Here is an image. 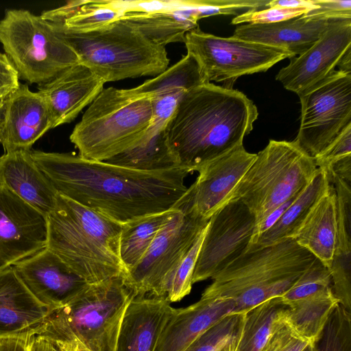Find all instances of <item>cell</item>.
Wrapping results in <instances>:
<instances>
[{
  "instance_id": "6da1fadb",
  "label": "cell",
  "mask_w": 351,
  "mask_h": 351,
  "mask_svg": "<svg viewBox=\"0 0 351 351\" xmlns=\"http://www.w3.org/2000/svg\"><path fill=\"white\" fill-rule=\"evenodd\" d=\"M31 154L58 193L121 224L179 207L188 191L182 167L143 171L70 153Z\"/></svg>"
},
{
  "instance_id": "7a4b0ae2",
  "label": "cell",
  "mask_w": 351,
  "mask_h": 351,
  "mask_svg": "<svg viewBox=\"0 0 351 351\" xmlns=\"http://www.w3.org/2000/svg\"><path fill=\"white\" fill-rule=\"evenodd\" d=\"M258 116L243 93L207 82L187 91L165 132L180 165L191 172L243 145Z\"/></svg>"
},
{
  "instance_id": "3957f363",
  "label": "cell",
  "mask_w": 351,
  "mask_h": 351,
  "mask_svg": "<svg viewBox=\"0 0 351 351\" xmlns=\"http://www.w3.org/2000/svg\"><path fill=\"white\" fill-rule=\"evenodd\" d=\"M47 223L46 247L88 284L127 274L119 255L121 223L60 193Z\"/></svg>"
},
{
  "instance_id": "277c9868",
  "label": "cell",
  "mask_w": 351,
  "mask_h": 351,
  "mask_svg": "<svg viewBox=\"0 0 351 351\" xmlns=\"http://www.w3.org/2000/svg\"><path fill=\"white\" fill-rule=\"evenodd\" d=\"M315 256L295 239L246 252L213 276L202 298H226L235 303V313L288 291Z\"/></svg>"
},
{
  "instance_id": "5b68a950",
  "label": "cell",
  "mask_w": 351,
  "mask_h": 351,
  "mask_svg": "<svg viewBox=\"0 0 351 351\" xmlns=\"http://www.w3.org/2000/svg\"><path fill=\"white\" fill-rule=\"evenodd\" d=\"M123 277L90 284L68 304L52 310L36 335L59 351L80 343L90 351H116L123 315L134 297Z\"/></svg>"
},
{
  "instance_id": "8992f818",
  "label": "cell",
  "mask_w": 351,
  "mask_h": 351,
  "mask_svg": "<svg viewBox=\"0 0 351 351\" xmlns=\"http://www.w3.org/2000/svg\"><path fill=\"white\" fill-rule=\"evenodd\" d=\"M51 23L77 55L80 64L105 83L156 76L168 67L165 47L152 43L123 19L86 32L72 31Z\"/></svg>"
},
{
  "instance_id": "52a82bcc",
  "label": "cell",
  "mask_w": 351,
  "mask_h": 351,
  "mask_svg": "<svg viewBox=\"0 0 351 351\" xmlns=\"http://www.w3.org/2000/svg\"><path fill=\"white\" fill-rule=\"evenodd\" d=\"M152 119L151 97L133 88H104L70 135L83 158L105 161L135 147Z\"/></svg>"
},
{
  "instance_id": "ba28073f",
  "label": "cell",
  "mask_w": 351,
  "mask_h": 351,
  "mask_svg": "<svg viewBox=\"0 0 351 351\" xmlns=\"http://www.w3.org/2000/svg\"><path fill=\"white\" fill-rule=\"evenodd\" d=\"M317 169L314 158L294 141L270 140L256 154L227 202L241 201L254 215L256 225L300 194Z\"/></svg>"
},
{
  "instance_id": "9c48e42d",
  "label": "cell",
  "mask_w": 351,
  "mask_h": 351,
  "mask_svg": "<svg viewBox=\"0 0 351 351\" xmlns=\"http://www.w3.org/2000/svg\"><path fill=\"white\" fill-rule=\"evenodd\" d=\"M0 43L19 79L29 84H45L80 63L51 23L27 10L5 12Z\"/></svg>"
},
{
  "instance_id": "30bf717a",
  "label": "cell",
  "mask_w": 351,
  "mask_h": 351,
  "mask_svg": "<svg viewBox=\"0 0 351 351\" xmlns=\"http://www.w3.org/2000/svg\"><path fill=\"white\" fill-rule=\"evenodd\" d=\"M208 221L192 209L184 195L174 216L123 277L126 288L134 297H166L176 267Z\"/></svg>"
},
{
  "instance_id": "8fae6325",
  "label": "cell",
  "mask_w": 351,
  "mask_h": 351,
  "mask_svg": "<svg viewBox=\"0 0 351 351\" xmlns=\"http://www.w3.org/2000/svg\"><path fill=\"white\" fill-rule=\"evenodd\" d=\"M184 43L206 82H224L230 88L241 76L265 72L277 62L293 58L281 49L232 36H217L198 27L186 34Z\"/></svg>"
},
{
  "instance_id": "7c38bea8",
  "label": "cell",
  "mask_w": 351,
  "mask_h": 351,
  "mask_svg": "<svg viewBox=\"0 0 351 351\" xmlns=\"http://www.w3.org/2000/svg\"><path fill=\"white\" fill-rule=\"evenodd\" d=\"M298 96L300 123L293 141L315 158L351 123V74L334 71Z\"/></svg>"
},
{
  "instance_id": "4fadbf2b",
  "label": "cell",
  "mask_w": 351,
  "mask_h": 351,
  "mask_svg": "<svg viewBox=\"0 0 351 351\" xmlns=\"http://www.w3.org/2000/svg\"><path fill=\"white\" fill-rule=\"evenodd\" d=\"M256 219L240 200L229 201L209 219L195 267L193 284L212 278L247 250Z\"/></svg>"
},
{
  "instance_id": "5bb4252c",
  "label": "cell",
  "mask_w": 351,
  "mask_h": 351,
  "mask_svg": "<svg viewBox=\"0 0 351 351\" xmlns=\"http://www.w3.org/2000/svg\"><path fill=\"white\" fill-rule=\"evenodd\" d=\"M47 217L0 184V271L44 249Z\"/></svg>"
},
{
  "instance_id": "9a60e30c",
  "label": "cell",
  "mask_w": 351,
  "mask_h": 351,
  "mask_svg": "<svg viewBox=\"0 0 351 351\" xmlns=\"http://www.w3.org/2000/svg\"><path fill=\"white\" fill-rule=\"evenodd\" d=\"M351 47V19L329 20L318 40L282 68L276 80L298 95L330 75Z\"/></svg>"
},
{
  "instance_id": "2e32d148",
  "label": "cell",
  "mask_w": 351,
  "mask_h": 351,
  "mask_svg": "<svg viewBox=\"0 0 351 351\" xmlns=\"http://www.w3.org/2000/svg\"><path fill=\"white\" fill-rule=\"evenodd\" d=\"M12 267L36 300L52 309L66 305L90 285L47 247Z\"/></svg>"
},
{
  "instance_id": "e0dca14e",
  "label": "cell",
  "mask_w": 351,
  "mask_h": 351,
  "mask_svg": "<svg viewBox=\"0 0 351 351\" xmlns=\"http://www.w3.org/2000/svg\"><path fill=\"white\" fill-rule=\"evenodd\" d=\"M256 158L242 145L202 167L185 195L192 209L209 220L227 202Z\"/></svg>"
},
{
  "instance_id": "ac0fdd59",
  "label": "cell",
  "mask_w": 351,
  "mask_h": 351,
  "mask_svg": "<svg viewBox=\"0 0 351 351\" xmlns=\"http://www.w3.org/2000/svg\"><path fill=\"white\" fill-rule=\"evenodd\" d=\"M52 123L47 105L27 84H20L5 100L0 122V143L5 152L30 151Z\"/></svg>"
},
{
  "instance_id": "d6986e66",
  "label": "cell",
  "mask_w": 351,
  "mask_h": 351,
  "mask_svg": "<svg viewBox=\"0 0 351 351\" xmlns=\"http://www.w3.org/2000/svg\"><path fill=\"white\" fill-rule=\"evenodd\" d=\"M105 82L82 64L38 85L51 119L52 129L73 121L104 89Z\"/></svg>"
},
{
  "instance_id": "ffe728a7",
  "label": "cell",
  "mask_w": 351,
  "mask_h": 351,
  "mask_svg": "<svg viewBox=\"0 0 351 351\" xmlns=\"http://www.w3.org/2000/svg\"><path fill=\"white\" fill-rule=\"evenodd\" d=\"M207 83L195 58L187 53L180 60L155 77L147 80L133 90L151 97V128H165L184 94Z\"/></svg>"
},
{
  "instance_id": "44dd1931",
  "label": "cell",
  "mask_w": 351,
  "mask_h": 351,
  "mask_svg": "<svg viewBox=\"0 0 351 351\" xmlns=\"http://www.w3.org/2000/svg\"><path fill=\"white\" fill-rule=\"evenodd\" d=\"M52 310L36 300L12 267L0 271V339L36 335Z\"/></svg>"
},
{
  "instance_id": "7402d4cb",
  "label": "cell",
  "mask_w": 351,
  "mask_h": 351,
  "mask_svg": "<svg viewBox=\"0 0 351 351\" xmlns=\"http://www.w3.org/2000/svg\"><path fill=\"white\" fill-rule=\"evenodd\" d=\"M31 150L0 156V184L47 217L56 206L58 192L34 162Z\"/></svg>"
},
{
  "instance_id": "603a6c76",
  "label": "cell",
  "mask_w": 351,
  "mask_h": 351,
  "mask_svg": "<svg viewBox=\"0 0 351 351\" xmlns=\"http://www.w3.org/2000/svg\"><path fill=\"white\" fill-rule=\"evenodd\" d=\"M166 297L134 296L123 315L116 351H155L173 313Z\"/></svg>"
},
{
  "instance_id": "cb8c5ba5",
  "label": "cell",
  "mask_w": 351,
  "mask_h": 351,
  "mask_svg": "<svg viewBox=\"0 0 351 351\" xmlns=\"http://www.w3.org/2000/svg\"><path fill=\"white\" fill-rule=\"evenodd\" d=\"M234 311V302L226 298H201L187 307L174 308L155 351H185L206 330Z\"/></svg>"
},
{
  "instance_id": "d4e9b609",
  "label": "cell",
  "mask_w": 351,
  "mask_h": 351,
  "mask_svg": "<svg viewBox=\"0 0 351 351\" xmlns=\"http://www.w3.org/2000/svg\"><path fill=\"white\" fill-rule=\"evenodd\" d=\"M328 20L304 15L269 24H244L232 37L283 49L293 57L308 50L322 36Z\"/></svg>"
},
{
  "instance_id": "484cf974",
  "label": "cell",
  "mask_w": 351,
  "mask_h": 351,
  "mask_svg": "<svg viewBox=\"0 0 351 351\" xmlns=\"http://www.w3.org/2000/svg\"><path fill=\"white\" fill-rule=\"evenodd\" d=\"M337 195L335 247L328 268L339 303L351 312V183L330 178Z\"/></svg>"
},
{
  "instance_id": "4316f807",
  "label": "cell",
  "mask_w": 351,
  "mask_h": 351,
  "mask_svg": "<svg viewBox=\"0 0 351 351\" xmlns=\"http://www.w3.org/2000/svg\"><path fill=\"white\" fill-rule=\"evenodd\" d=\"M121 19L135 26L152 43L165 47L171 43H184L186 34L198 27L199 20L192 9L180 6L178 1H165L162 9L128 10Z\"/></svg>"
},
{
  "instance_id": "83f0119b",
  "label": "cell",
  "mask_w": 351,
  "mask_h": 351,
  "mask_svg": "<svg viewBox=\"0 0 351 351\" xmlns=\"http://www.w3.org/2000/svg\"><path fill=\"white\" fill-rule=\"evenodd\" d=\"M336 233L337 195L331 184L308 214L295 239L329 268L335 247Z\"/></svg>"
},
{
  "instance_id": "f1b7e54d",
  "label": "cell",
  "mask_w": 351,
  "mask_h": 351,
  "mask_svg": "<svg viewBox=\"0 0 351 351\" xmlns=\"http://www.w3.org/2000/svg\"><path fill=\"white\" fill-rule=\"evenodd\" d=\"M330 185L326 171L318 168L308 185L294 199L276 223L250 244L246 252L295 239L308 214Z\"/></svg>"
},
{
  "instance_id": "f546056e",
  "label": "cell",
  "mask_w": 351,
  "mask_h": 351,
  "mask_svg": "<svg viewBox=\"0 0 351 351\" xmlns=\"http://www.w3.org/2000/svg\"><path fill=\"white\" fill-rule=\"evenodd\" d=\"M128 10V1H71L59 8L42 12L45 20L76 32L93 30L122 17Z\"/></svg>"
},
{
  "instance_id": "4dcf8cb0",
  "label": "cell",
  "mask_w": 351,
  "mask_h": 351,
  "mask_svg": "<svg viewBox=\"0 0 351 351\" xmlns=\"http://www.w3.org/2000/svg\"><path fill=\"white\" fill-rule=\"evenodd\" d=\"M105 162L143 171H164L181 167L169 143L165 128H149L135 147Z\"/></svg>"
},
{
  "instance_id": "1f68e13d",
  "label": "cell",
  "mask_w": 351,
  "mask_h": 351,
  "mask_svg": "<svg viewBox=\"0 0 351 351\" xmlns=\"http://www.w3.org/2000/svg\"><path fill=\"white\" fill-rule=\"evenodd\" d=\"M286 304L285 322L296 335L311 343L321 332L339 301L332 289H329Z\"/></svg>"
},
{
  "instance_id": "d6a6232c",
  "label": "cell",
  "mask_w": 351,
  "mask_h": 351,
  "mask_svg": "<svg viewBox=\"0 0 351 351\" xmlns=\"http://www.w3.org/2000/svg\"><path fill=\"white\" fill-rule=\"evenodd\" d=\"M287 306L280 296L245 312L234 351H263L272 332L283 319Z\"/></svg>"
},
{
  "instance_id": "836d02e7",
  "label": "cell",
  "mask_w": 351,
  "mask_h": 351,
  "mask_svg": "<svg viewBox=\"0 0 351 351\" xmlns=\"http://www.w3.org/2000/svg\"><path fill=\"white\" fill-rule=\"evenodd\" d=\"M178 208L145 215L122 224L119 255L127 272L143 257L158 232L174 216Z\"/></svg>"
},
{
  "instance_id": "e575fe53",
  "label": "cell",
  "mask_w": 351,
  "mask_h": 351,
  "mask_svg": "<svg viewBox=\"0 0 351 351\" xmlns=\"http://www.w3.org/2000/svg\"><path fill=\"white\" fill-rule=\"evenodd\" d=\"M311 346L312 351H351V312L339 303Z\"/></svg>"
},
{
  "instance_id": "d590c367",
  "label": "cell",
  "mask_w": 351,
  "mask_h": 351,
  "mask_svg": "<svg viewBox=\"0 0 351 351\" xmlns=\"http://www.w3.org/2000/svg\"><path fill=\"white\" fill-rule=\"evenodd\" d=\"M244 313H230L202 333L185 351H219L240 331Z\"/></svg>"
},
{
  "instance_id": "8d00e7d4",
  "label": "cell",
  "mask_w": 351,
  "mask_h": 351,
  "mask_svg": "<svg viewBox=\"0 0 351 351\" xmlns=\"http://www.w3.org/2000/svg\"><path fill=\"white\" fill-rule=\"evenodd\" d=\"M332 288L328 268L315 258L293 287L281 296L285 303L308 298Z\"/></svg>"
},
{
  "instance_id": "74e56055",
  "label": "cell",
  "mask_w": 351,
  "mask_h": 351,
  "mask_svg": "<svg viewBox=\"0 0 351 351\" xmlns=\"http://www.w3.org/2000/svg\"><path fill=\"white\" fill-rule=\"evenodd\" d=\"M206 228L180 261L171 277L166 295L170 303L181 300L191 291L193 272Z\"/></svg>"
},
{
  "instance_id": "f35d334b",
  "label": "cell",
  "mask_w": 351,
  "mask_h": 351,
  "mask_svg": "<svg viewBox=\"0 0 351 351\" xmlns=\"http://www.w3.org/2000/svg\"><path fill=\"white\" fill-rule=\"evenodd\" d=\"M311 10L308 8H285L269 7L267 9L248 10L234 17L231 23L237 25L247 24H269L292 19L305 14Z\"/></svg>"
},
{
  "instance_id": "ab89813d",
  "label": "cell",
  "mask_w": 351,
  "mask_h": 351,
  "mask_svg": "<svg viewBox=\"0 0 351 351\" xmlns=\"http://www.w3.org/2000/svg\"><path fill=\"white\" fill-rule=\"evenodd\" d=\"M311 343L296 335L283 318L272 332L263 351H303Z\"/></svg>"
},
{
  "instance_id": "60d3db41",
  "label": "cell",
  "mask_w": 351,
  "mask_h": 351,
  "mask_svg": "<svg viewBox=\"0 0 351 351\" xmlns=\"http://www.w3.org/2000/svg\"><path fill=\"white\" fill-rule=\"evenodd\" d=\"M349 155H351V123L314 160L317 168L326 169L333 162Z\"/></svg>"
},
{
  "instance_id": "b9f144b4",
  "label": "cell",
  "mask_w": 351,
  "mask_h": 351,
  "mask_svg": "<svg viewBox=\"0 0 351 351\" xmlns=\"http://www.w3.org/2000/svg\"><path fill=\"white\" fill-rule=\"evenodd\" d=\"M318 8L304 14L312 19H351V0H313Z\"/></svg>"
},
{
  "instance_id": "7bdbcfd3",
  "label": "cell",
  "mask_w": 351,
  "mask_h": 351,
  "mask_svg": "<svg viewBox=\"0 0 351 351\" xmlns=\"http://www.w3.org/2000/svg\"><path fill=\"white\" fill-rule=\"evenodd\" d=\"M19 85V77L16 70L8 56L0 53V103L5 101Z\"/></svg>"
},
{
  "instance_id": "ee69618b",
  "label": "cell",
  "mask_w": 351,
  "mask_h": 351,
  "mask_svg": "<svg viewBox=\"0 0 351 351\" xmlns=\"http://www.w3.org/2000/svg\"><path fill=\"white\" fill-rule=\"evenodd\" d=\"M267 7H279L285 8H308L311 10L318 8L313 0H271Z\"/></svg>"
},
{
  "instance_id": "f6af8a7d",
  "label": "cell",
  "mask_w": 351,
  "mask_h": 351,
  "mask_svg": "<svg viewBox=\"0 0 351 351\" xmlns=\"http://www.w3.org/2000/svg\"><path fill=\"white\" fill-rule=\"evenodd\" d=\"M29 337L0 339V351H27Z\"/></svg>"
},
{
  "instance_id": "bcb514c9",
  "label": "cell",
  "mask_w": 351,
  "mask_h": 351,
  "mask_svg": "<svg viewBox=\"0 0 351 351\" xmlns=\"http://www.w3.org/2000/svg\"><path fill=\"white\" fill-rule=\"evenodd\" d=\"M27 351H59L57 348L46 338L33 335L29 338Z\"/></svg>"
},
{
  "instance_id": "7dc6e473",
  "label": "cell",
  "mask_w": 351,
  "mask_h": 351,
  "mask_svg": "<svg viewBox=\"0 0 351 351\" xmlns=\"http://www.w3.org/2000/svg\"><path fill=\"white\" fill-rule=\"evenodd\" d=\"M337 66L339 71L351 74V47L342 56Z\"/></svg>"
},
{
  "instance_id": "c3c4849f",
  "label": "cell",
  "mask_w": 351,
  "mask_h": 351,
  "mask_svg": "<svg viewBox=\"0 0 351 351\" xmlns=\"http://www.w3.org/2000/svg\"><path fill=\"white\" fill-rule=\"evenodd\" d=\"M239 332L219 351H234Z\"/></svg>"
},
{
  "instance_id": "681fc988",
  "label": "cell",
  "mask_w": 351,
  "mask_h": 351,
  "mask_svg": "<svg viewBox=\"0 0 351 351\" xmlns=\"http://www.w3.org/2000/svg\"><path fill=\"white\" fill-rule=\"evenodd\" d=\"M62 351H90L82 343H79L75 347H70Z\"/></svg>"
},
{
  "instance_id": "f907efd6",
  "label": "cell",
  "mask_w": 351,
  "mask_h": 351,
  "mask_svg": "<svg viewBox=\"0 0 351 351\" xmlns=\"http://www.w3.org/2000/svg\"><path fill=\"white\" fill-rule=\"evenodd\" d=\"M5 101L0 103V122L1 121L4 110Z\"/></svg>"
},
{
  "instance_id": "816d5d0a",
  "label": "cell",
  "mask_w": 351,
  "mask_h": 351,
  "mask_svg": "<svg viewBox=\"0 0 351 351\" xmlns=\"http://www.w3.org/2000/svg\"><path fill=\"white\" fill-rule=\"evenodd\" d=\"M303 351H312L311 343L307 346Z\"/></svg>"
}]
</instances>
